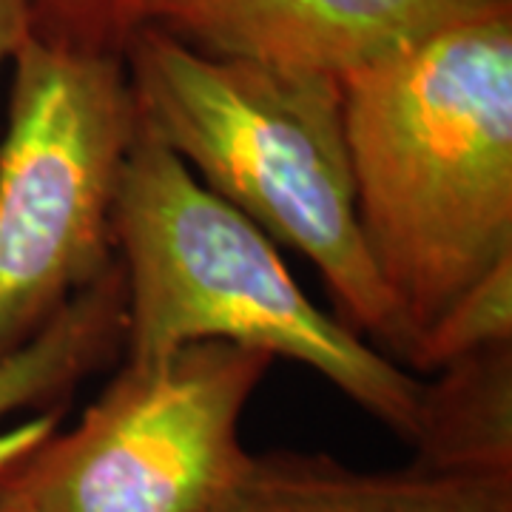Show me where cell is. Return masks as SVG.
<instances>
[{
	"mask_svg": "<svg viewBox=\"0 0 512 512\" xmlns=\"http://www.w3.org/2000/svg\"><path fill=\"white\" fill-rule=\"evenodd\" d=\"M356 220L421 336L512 259V6L444 26L339 77Z\"/></svg>",
	"mask_w": 512,
	"mask_h": 512,
	"instance_id": "6da1fadb",
	"label": "cell"
},
{
	"mask_svg": "<svg viewBox=\"0 0 512 512\" xmlns=\"http://www.w3.org/2000/svg\"><path fill=\"white\" fill-rule=\"evenodd\" d=\"M137 120L220 200L319 271L336 316L404 367L407 339L356 220L339 77L128 37Z\"/></svg>",
	"mask_w": 512,
	"mask_h": 512,
	"instance_id": "7a4b0ae2",
	"label": "cell"
},
{
	"mask_svg": "<svg viewBox=\"0 0 512 512\" xmlns=\"http://www.w3.org/2000/svg\"><path fill=\"white\" fill-rule=\"evenodd\" d=\"M126 276V365L225 342L311 367L376 421L416 444L424 382L336 313L322 311L288 271L276 242L140 126L111 214Z\"/></svg>",
	"mask_w": 512,
	"mask_h": 512,
	"instance_id": "3957f363",
	"label": "cell"
},
{
	"mask_svg": "<svg viewBox=\"0 0 512 512\" xmlns=\"http://www.w3.org/2000/svg\"><path fill=\"white\" fill-rule=\"evenodd\" d=\"M0 140V359L117 262L111 214L137 131L123 55L32 35Z\"/></svg>",
	"mask_w": 512,
	"mask_h": 512,
	"instance_id": "277c9868",
	"label": "cell"
},
{
	"mask_svg": "<svg viewBox=\"0 0 512 512\" xmlns=\"http://www.w3.org/2000/svg\"><path fill=\"white\" fill-rule=\"evenodd\" d=\"M274 362L200 342L123 365L69 433L0 450V484L35 512H208L251 456L239 421Z\"/></svg>",
	"mask_w": 512,
	"mask_h": 512,
	"instance_id": "5b68a950",
	"label": "cell"
},
{
	"mask_svg": "<svg viewBox=\"0 0 512 512\" xmlns=\"http://www.w3.org/2000/svg\"><path fill=\"white\" fill-rule=\"evenodd\" d=\"M512 0H151L148 23L214 57L345 77Z\"/></svg>",
	"mask_w": 512,
	"mask_h": 512,
	"instance_id": "8992f818",
	"label": "cell"
},
{
	"mask_svg": "<svg viewBox=\"0 0 512 512\" xmlns=\"http://www.w3.org/2000/svg\"><path fill=\"white\" fill-rule=\"evenodd\" d=\"M208 512H512V473L356 470L325 453H251Z\"/></svg>",
	"mask_w": 512,
	"mask_h": 512,
	"instance_id": "52a82bcc",
	"label": "cell"
},
{
	"mask_svg": "<svg viewBox=\"0 0 512 512\" xmlns=\"http://www.w3.org/2000/svg\"><path fill=\"white\" fill-rule=\"evenodd\" d=\"M424 384L416 461L447 473H512V345L444 367Z\"/></svg>",
	"mask_w": 512,
	"mask_h": 512,
	"instance_id": "ba28073f",
	"label": "cell"
},
{
	"mask_svg": "<svg viewBox=\"0 0 512 512\" xmlns=\"http://www.w3.org/2000/svg\"><path fill=\"white\" fill-rule=\"evenodd\" d=\"M126 276L120 259L57 313L29 345L0 359V419L69 396L123 350Z\"/></svg>",
	"mask_w": 512,
	"mask_h": 512,
	"instance_id": "9c48e42d",
	"label": "cell"
},
{
	"mask_svg": "<svg viewBox=\"0 0 512 512\" xmlns=\"http://www.w3.org/2000/svg\"><path fill=\"white\" fill-rule=\"evenodd\" d=\"M512 345V259L484 279L421 336L410 356V373H439L484 350Z\"/></svg>",
	"mask_w": 512,
	"mask_h": 512,
	"instance_id": "30bf717a",
	"label": "cell"
},
{
	"mask_svg": "<svg viewBox=\"0 0 512 512\" xmlns=\"http://www.w3.org/2000/svg\"><path fill=\"white\" fill-rule=\"evenodd\" d=\"M151 0H37L32 35L89 49L123 55L128 37L148 23Z\"/></svg>",
	"mask_w": 512,
	"mask_h": 512,
	"instance_id": "8fae6325",
	"label": "cell"
},
{
	"mask_svg": "<svg viewBox=\"0 0 512 512\" xmlns=\"http://www.w3.org/2000/svg\"><path fill=\"white\" fill-rule=\"evenodd\" d=\"M37 0H0V66L35 32Z\"/></svg>",
	"mask_w": 512,
	"mask_h": 512,
	"instance_id": "7c38bea8",
	"label": "cell"
},
{
	"mask_svg": "<svg viewBox=\"0 0 512 512\" xmlns=\"http://www.w3.org/2000/svg\"><path fill=\"white\" fill-rule=\"evenodd\" d=\"M0 512H35L20 495H15L9 487L0 484Z\"/></svg>",
	"mask_w": 512,
	"mask_h": 512,
	"instance_id": "4fadbf2b",
	"label": "cell"
}]
</instances>
